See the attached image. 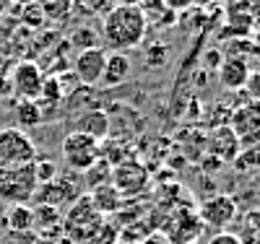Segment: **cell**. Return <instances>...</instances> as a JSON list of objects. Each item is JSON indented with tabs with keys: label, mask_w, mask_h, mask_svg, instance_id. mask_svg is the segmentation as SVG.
I'll return each mask as SVG.
<instances>
[{
	"label": "cell",
	"mask_w": 260,
	"mask_h": 244,
	"mask_svg": "<svg viewBox=\"0 0 260 244\" xmlns=\"http://www.w3.org/2000/svg\"><path fill=\"white\" fill-rule=\"evenodd\" d=\"M148 29L141 16V8L133 3H117L104 13L99 42H104V50L110 52H130L143 44Z\"/></svg>",
	"instance_id": "1"
},
{
	"label": "cell",
	"mask_w": 260,
	"mask_h": 244,
	"mask_svg": "<svg viewBox=\"0 0 260 244\" xmlns=\"http://www.w3.org/2000/svg\"><path fill=\"white\" fill-rule=\"evenodd\" d=\"M102 224H104V216L94 208L91 197L78 195L62 216V234L73 239L76 244H91Z\"/></svg>",
	"instance_id": "2"
},
{
	"label": "cell",
	"mask_w": 260,
	"mask_h": 244,
	"mask_svg": "<svg viewBox=\"0 0 260 244\" xmlns=\"http://www.w3.org/2000/svg\"><path fill=\"white\" fill-rule=\"evenodd\" d=\"M60 153H62V164L73 174H83L86 169H91L99 161L102 148H99L96 138L86 135V132H78V130H71L68 135L62 138Z\"/></svg>",
	"instance_id": "3"
},
{
	"label": "cell",
	"mask_w": 260,
	"mask_h": 244,
	"mask_svg": "<svg viewBox=\"0 0 260 244\" xmlns=\"http://www.w3.org/2000/svg\"><path fill=\"white\" fill-rule=\"evenodd\" d=\"M37 159V146L31 135L21 127L0 130V169H18L29 166Z\"/></svg>",
	"instance_id": "4"
},
{
	"label": "cell",
	"mask_w": 260,
	"mask_h": 244,
	"mask_svg": "<svg viewBox=\"0 0 260 244\" xmlns=\"http://www.w3.org/2000/svg\"><path fill=\"white\" fill-rule=\"evenodd\" d=\"M37 192L34 164L18 169H0V200L11 205H26Z\"/></svg>",
	"instance_id": "5"
},
{
	"label": "cell",
	"mask_w": 260,
	"mask_h": 244,
	"mask_svg": "<svg viewBox=\"0 0 260 244\" xmlns=\"http://www.w3.org/2000/svg\"><path fill=\"white\" fill-rule=\"evenodd\" d=\"M110 182L120 192V197H136V195H141L148 187V169L141 161H136V159L117 161L112 166Z\"/></svg>",
	"instance_id": "6"
},
{
	"label": "cell",
	"mask_w": 260,
	"mask_h": 244,
	"mask_svg": "<svg viewBox=\"0 0 260 244\" xmlns=\"http://www.w3.org/2000/svg\"><path fill=\"white\" fill-rule=\"evenodd\" d=\"M81 195V187H78V180L73 177H65V174H57L55 180L45 182V185H37V192H34V200L39 205H52V208H62V205H71L76 197Z\"/></svg>",
	"instance_id": "7"
},
{
	"label": "cell",
	"mask_w": 260,
	"mask_h": 244,
	"mask_svg": "<svg viewBox=\"0 0 260 244\" xmlns=\"http://www.w3.org/2000/svg\"><path fill=\"white\" fill-rule=\"evenodd\" d=\"M237 135L240 146L260 143V104L257 101H242L232 109V120L226 122Z\"/></svg>",
	"instance_id": "8"
},
{
	"label": "cell",
	"mask_w": 260,
	"mask_h": 244,
	"mask_svg": "<svg viewBox=\"0 0 260 244\" xmlns=\"http://www.w3.org/2000/svg\"><path fill=\"white\" fill-rule=\"evenodd\" d=\"M198 218L206 229H213V231H226V226H232L237 221V203L234 197L229 195H213V197H206L198 208Z\"/></svg>",
	"instance_id": "9"
},
{
	"label": "cell",
	"mask_w": 260,
	"mask_h": 244,
	"mask_svg": "<svg viewBox=\"0 0 260 244\" xmlns=\"http://www.w3.org/2000/svg\"><path fill=\"white\" fill-rule=\"evenodd\" d=\"M45 73L37 62H18L11 73V88L21 101H37L45 88Z\"/></svg>",
	"instance_id": "10"
},
{
	"label": "cell",
	"mask_w": 260,
	"mask_h": 244,
	"mask_svg": "<svg viewBox=\"0 0 260 244\" xmlns=\"http://www.w3.org/2000/svg\"><path fill=\"white\" fill-rule=\"evenodd\" d=\"M104 60H107V50L104 47H91V50H78L73 57V73L83 86H96L102 83V73H104Z\"/></svg>",
	"instance_id": "11"
},
{
	"label": "cell",
	"mask_w": 260,
	"mask_h": 244,
	"mask_svg": "<svg viewBox=\"0 0 260 244\" xmlns=\"http://www.w3.org/2000/svg\"><path fill=\"white\" fill-rule=\"evenodd\" d=\"M240 141H237V135L232 132L229 125H216L211 130V135H208V151H211V156L213 159H219V161H234L237 159V153H240Z\"/></svg>",
	"instance_id": "12"
},
{
	"label": "cell",
	"mask_w": 260,
	"mask_h": 244,
	"mask_svg": "<svg viewBox=\"0 0 260 244\" xmlns=\"http://www.w3.org/2000/svg\"><path fill=\"white\" fill-rule=\"evenodd\" d=\"M250 62L242 60V57H232L226 55L221 60V65L216 68V73H219V81L221 86L226 88V91H242L245 83H247V76H250Z\"/></svg>",
	"instance_id": "13"
},
{
	"label": "cell",
	"mask_w": 260,
	"mask_h": 244,
	"mask_svg": "<svg viewBox=\"0 0 260 244\" xmlns=\"http://www.w3.org/2000/svg\"><path fill=\"white\" fill-rule=\"evenodd\" d=\"M138 8L148 31H164L177 21V11H172L164 0H141Z\"/></svg>",
	"instance_id": "14"
},
{
	"label": "cell",
	"mask_w": 260,
	"mask_h": 244,
	"mask_svg": "<svg viewBox=\"0 0 260 244\" xmlns=\"http://www.w3.org/2000/svg\"><path fill=\"white\" fill-rule=\"evenodd\" d=\"M130 73H133V62H130V55L127 52H107V60H104V73H102V83L104 86H122Z\"/></svg>",
	"instance_id": "15"
},
{
	"label": "cell",
	"mask_w": 260,
	"mask_h": 244,
	"mask_svg": "<svg viewBox=\"0 0 260 244\" xmlns=\"http://www.w3.org/2000/svg\"><path fill=\"white\" fill-rule=\"evenodd\" d=\"M31 229H37L39 236L52 239L57 234H62V213L52 205H39L31 208Z\"/></svg>",
	"instance_id": "16"
},
{
	"label": "cell",
	"mask_w": 260,
	"mask_h": 244,
	"mask_svg": "<svg viewBox=\"0 0 260 244\" xmlns=\"http://www.w3.org/2000/svg\"><path fill=\"white\" fill-rule=\"evenodd\" d=\"M73 130L102 141V138H107V132H110V117H107L102 109H86V112H81V117H76Z\"/></svg>",
	"instance_id": "17"
},
{
	"label": "cell",
	"mask_w": 260,
	"mask_h": 244,
	"mask_svg": "<svg viewBox=\"0 0 260 244\" xmlns=\"http://www.w3.org/2000/svg\"><path fill=\"white\" fill-rule=\"evenodd\" d=\"M172 221H175V224H180L182 231L172 234V236H169V244H192L195 239H198V236L206 231V226L201 224L198 213H187V211H182V213H177Z\"/></svg>",
	"instance_id": "18"
},
{
	"label": "cell",
	"mask_w": 260,
	"mask_h": 244,
	"mask_svg": "<svg viewBox=\"0 0 260 244\" xmlns=\"http://www.w3.org/2000/svg\"><path fill=\"white\" fill-rule=\"evenodd\" d=\"M86 195L91 197L94 208H96L102 216L115 213V211L122 205V197H120V192L112 187V182H107V185H102V187H94V190H89Z\"/></svg>",
	"instance_id": "19"
},
{
	"label": "cell",
	"mask_w": 260,
	"mask_h": 244,
	"mask_svg": "<svg viewBox=\"0 0 260 244\" xmlns=\"http://www.w3.org/2000/svg\"><path fill=\"white\" fill-rule=\"evenodd\" d=\"M16 117H18V125L21 130H29V127H37L45 120V107L39 101H21L18 109H16Z\"/></svg>",
	"instance_id": "20"
},
{
	"label": "cell",
	"mask_w": 260,
	"mask_h": 244,
	"mask_svg": "<svg viewBox=\"0 0 260 244\" xmlns=\"http://www.w3.org/2000/svg\"><path fill=\"white\" fill-rule=\"evenodd\" d=\"M37 8L42 11V16L50 18V21H62L68 18L71 8H73V0H34Z\"/></svg>",
	"instance_id": "21"
},
{
	"label": "cell",
	"mask_w": 260,
	"mask_h": 244,
	"mask_svg": "<svg viewBox=\"0 0 260 244\" xmlns=\"http://www.w3.org/2000/svg\"><path fill=\"white\" fill-rule=\"evenodd\" d=\"M237 166V171H252V169H260V143H252V146H242L237 159L232 161Z\"/></svg>",
	"instance_id": "22"
},
{
	"label": "cell",
	"mask_w": 260,
	"mask_h": 244,
	"mask_svg": "<svg viewBox=\"0 0 260 244\" xmlns=\"http://www.w3.org/2000/svg\"><path fill=\"white\" fill-rule=\"evenodd\" d=\"M8 226H11V231H31V208H26V205H11V211H8Z\"/></svg>",
	"instance_id": "23"
},
{
	"label": "cell",
	"mask_w": 260,
	"mask_h": 244,
	"mask_svg": "<svg viewBox=\"0 0 260 244\" xmlns=\"http://www.w3.org/2000/svg\"><path fill=\"white\" fill-rule=\"evenodd\" d=\"M71 44L76 50H91V47H102L99 44V34H94V29H76L71 34Z\"/></svg>",
	"instance_id": "24"
},
{
	"label": "cell",
	"mask_w": 260,
	"mask_h": 244,
	"mask_svg": "<svg viewBox=\"0 0 260 244\" xmlns=\"http://www.w3.org/2000/svg\"><path fill=\"white\" fill-rule=\"evenodd\" d=\"M60 171H57V164L52 159H34V177H37V185H45L50 180H55Z\"/></svg>",
	"instance_id": "25"
},
{
	"label": "cell",
	"mask_w": 260,
	"mask_h": 244,
	"mask_svg": "<svg viewBox=\"0 0 260 244\" xmlns=\"http://www.w3.org/2000/svg\"><path fill=\"white\" fill-rule=\"evenodd\" d=\"M242 94H245L247 101H257V104H260V68L250 71L247 83H245V88H242Z\"/></svg>",
	"instance_id": "26"
},
{
	"label": "cell",
	"mask_w": 260,
	"mask_h": 244,
	"mask_svg": "<svg viewBox=\"0 0 260 244\" xmlns=\"http://www.w3.org/2000/svg\"><path fill=\"white\" fill-rule=\"evenodd\" d=\"M206 244H245L240 236H237L234 231H216V234H211L208 236V241Z\"/></svg>",
	"instance_id": "27"
},
{
	"label": "cell",
	"mask_w": 260,
	"mask_h": 244,
	"mask_svg": "<svg viewBox=\"0 0 260 244\" xmlns=\"http://www.w3.org/2000/svg\"><path fill=\"white\" fill-rule=\"evenodd\" d=\"M203 60L208 62V65H213V68H219V65H221V55H219V50H206V55H203Z\"/></svg>",
	"instance_id": "28"
},
{
	"label": "cell",
	"mask_w": 260,
	"mask_h": 244,
	"mask_svg": "<svg viewBox=\"0 0 260 244\" xmlns=\"http://www.w3.org/2000/svg\"><path fill=\"white\" fill-rule=\"evenodd\" d=\"M164 3H167L172 11H177V13H180L182 8H187V6L192 3V0H164Z\"/></svg>",
	"instance_id": "29"
},
{
	"label": "cell",
	"mask_w": 260,
	"mask_h": 244,
	"mask_svg": "<svg viewBox=\"0 0 260 244\" xmlns=\"http://www.w3.org/2000/svg\"><path fill=\"white\" fill-rule=\"evenodd\" d=\"M255 241L260 244V224H257V234H255Z\"/></svg>",
	"instance_id": "30"
},
{
	"label": "cell",
	"mask_w": 260,
	"mask_h": 244,
	"mask_svg": "<svg viewBox=\"0 0 260 244\" xmlns=\"http://www.w3.org/2000/svg\"><path fill=\"white\" fill-rule=\"evenodd\" d=\"M0 3H6V0H0Z\"/></svg>",
	"instance_id": "31"
}]
</instances>
